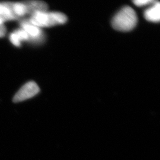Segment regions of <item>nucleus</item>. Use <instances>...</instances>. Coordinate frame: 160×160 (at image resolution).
Wrapping results in <instances>:
<instances>
[{
	"mask_svg": "<svg viewBox=\"0 0 160 160\" xmlns=\"http://www.w3.org/2000/svg\"><path fill=\"white\" fill-rule=\"evenodd\" d=\"M29 22L39 28H51L65 24L68 18L65 14L60 12H38L30 15Z\"/></svg>",
	"mask_w": 160,
	"mask_h": 160,
	"instance_id": "2",
	"label": "nucleus"
},
{
	"mask_svg": "<svg viewBox=\"0 0 160 160\" xmlns=\"http://www.w3.org/2000/svg\"><path fill=\"white\" fill-rule=\"evenodd\" d=\"M137 23V15L135 10L131 7L125 6L114 15L112 26L116 30L129 32L136 27Z\"/></svg>",
	"mask_w": 160,
	"mask_h": 160,
	"instance_id": "1",
	"label": "nucleus"
},
{
	"mask_svg": "<svg viewBox=\"0 0 160 160\" xmlns=\"http://www.w3.org/2000/svg\"><path fill=\"white\" fill-rule=\"evenodd\" d=\"M26 6L28 14L32 15L35 12H46L48 10V6L45 2L40 0H26L23 1Z\"/></svg>",
	"mask_w": 160,
	"mask_h": 160,
	"instance_id": "5",
	"label": "nucleus"
},
{
	"mask_svg": "<svg viewBox=\"0 0 160 160\" xmlns=\"http://www.w3.org/2000/svg\"><path fill=\"white\" fill-rule=\"evenodd\" d=\"M20 28L23 29L29 36V43L32 44H40L45 40V35L39 27L30 23L28 19L20 22Z\"/></svg>",
	"mask_w": 160,
	"mask_h": 160,
	"instance_id": "3",
	"label": "nucleus"
},
{
	"mask_svg": "<svg viewBox=\"0 0 160 160\" xmlns=\"http://www.w3.org/2000/svg\"><path fill=\"white\" fill-rule=\"evenodd\" d=\"M145 18L150 22L158 23L160 20V4L158 1L144 12Z\"/></svg>",
	"mask_w": 160,
	"mask_h": 160,
	"instance_id": "6",
	"label": "nucleus"
},
{
	"mask_svg": "<svg viewBox=\"0 0 160 160\" xmlns=\"http://www.w3.org/2000/svg\"><path fill=\"white\" fill-rule=\"evenodd\" d=\"M6 33V29L4 24L0 25V38L5 36Z\"/></svg>",
	"mask_w": 160,
	"mask_h": 160,
	"instance_id": "9",
	"label": "nucleus"
},
{
	"mask_svg": "<svg viewBox=\"0 0 160 160\" xmlns=\"http://www.w3.org/2000/svg\"><path fill=\"white\" fill-rule=\"evenodd\" d=\"M39 92L40 88L38 84L34 81H29L17 92L13 98V102L18 103L28 100L37 95Z\"/></svg>",
	"mask_w": 160,
	"mask_h": 160,
	"instance_id": "4",
	"label": "nucleus"
},
{
	"mask_svg": "<svg viewBox=\"0 0 160 160\" xmlns=\"http://www.w3.org/2000/svg\"><path fill=\"white\" fill-rule=\"evenodd\" d=\"M9 39L12 44L16 47H20L22 45V41L16 33V32L14 31L9 36Z\"/></svg>",
	"mask_w": 160,
	"mask_h": 160,
	"instance_id": "8",
	"label": "nucleus"
},
{
	"mask_svg": "<svg viewBox=\"0 0 160 160\" xmlns=\"http://www.w3.org/2000/svg\"><path fill=\"white\" fill-rule=\"evenodd\" d=\"M133 3L137 7H143V6L152 5L158 0H132Z\"/></svg>",
	"mask_w": 160,
	"mask_h": 160,
	"instance_id": "7",
	"label": "nucleus"
}]
</instances>
